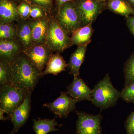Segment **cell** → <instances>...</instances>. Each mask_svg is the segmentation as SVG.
I'll return each instance as SVG.
<instances>
[{"label": "cell", "instance_id": "9a60e30c", "mask_svg": "<svg viewBox=\"0 0 134 134\" xmlns=\"http://www.w3.org/2000/svg\"><path fill=\"white\" fill-rule=\"evenodd\" d=\"M88 45L79 46L71 54L68 67L69 73L74 76H79V70L85 58Z\"/></svg>", "mask_w": 134, "mask_h": 134}, {"label": "cell", "instance_id": "2e32d148", "mask_svg": "<svg viewBox=\"0 0 134 134\" xmlns=\"http://www.w3.org/2000/svg\"><path fill=\"white\" fill-rule=\"evenodd\" d=\"M92 24L79 27L72 32L70 37L72 45H88L91 42L92 36L94 32Z\"/></svg>", "mask_w": 134, "mask_h": 134}, {"label": "cell", "instance_id": "ba28073f", "mask_svg": "<svg viewBox=\"0 0 134 134\" xmlns=\"http://www.w3.org/2000/svg\"><path fill=\"white\" fill-rule=\"evenodd\" d=\"M52 52L44 43L32 45L24 49L23 53L41 74L45 68Z\"/></svg>", "mask_w": 134, "mask_h": 134}, {"label": "cell", "instance_id": "ffe728a7", "mask_svg": "<svg viewBox=\"0 0 134 134\" xmlns=\"http://www.w3.org/2000/svg\"><path fill=\"white\" fill-rule=\"evenodd\" d=\"M16 33L20 43L24 49L29 48L33 45L30 23L21 24L17 30Z\"/></svg>", "mask_w": 134, "mask_h": 134}, {"label": "cell", "instance_id": "ac0fdd59", "mask_svg": "<svg viewBox=\"0 0 134 134\" xmlns=\"http://www.w3.org/2000/svg\"><path fill=\"white\" fill-rule=\"evenodd\" d=\"M107 6L111 11L126 18L134 15V8L126 0H109Z\"/></svg>", "mask_w": 134, "mask_h": 134}, {"label": "cell", "instance_id": "4fadbf2b", "mask_svg": "<svg viewBox=\"0 0 134 134\" xmlns=\"http://www.w3.org/2000/svg\"><path fill=\"white\" fill-rule=\"evenodd\" d=\"M68 66L66 61L59 53L52 54L47 63L45 68L40 74V77L48 74L57 75L66 70Z\"/></svg>", "mask_w": 134, "mask_h": 134}, {"label": "cell", "instance_id": "d6986e66", "mask_svg": "<svg viewBox=\"0 0 134 134\" xmlns=\"http://www.w3.org/2000/svg\"><path fill=\"white\" fill-rule=\"evenodd\" d=\"M18 13L16 8L12 3L1 0L0 3L1 23H10L16 19Z\"/></svg>", "mask_w": 134, "mask_h": 134}, {"label": "cell", "instance_id": "30bf717a", "mask_svg": "<svg viewBox=\"0 0 134 134\" xmlns=\"http://www.w3.org/2000/svg\"><path fill=\"white\" fill-rule=\"evenodd\" d=\"M20 43L14 39L1 40V63L10 65L19 57L23 52L21 51V45L20 44Z\"/></svg>", "mask_w": 134, "mask_h": 134}, {"label": "cell", "instance_id": "f546056e", "mask_svg": "<svg viewBox=\"0 0 134 134\" xmlns=\"http://www.w3.org/2000/svg\"><path fill=\"white\" fill-rule=\"evenodd\" d=\"M34 2L39 5L47 6L51 3L52 0H33Z\"/></svg>", "mask_w": 134, "mask_h": 134}, {"label": "cell", "instance_id": "8fae6325", "mask_svg": "<svg viewBox=\"0 0 134 134\" xmlns=\"http://www.w3.org/2000/svg\"><path fill=\"white\" fill-rule=\"evenodd\" d=\"M31 96H26L24 101L9 116L13 124V129L10 134H15L26 123L29 119L31 108Z\"/></svg>", "mask_w": 134, "mask_h": 134}, {"label": "cell", "instance_id": "603a6c76", "mask_svg": "<svg viewBox=\"0 0 134 134\" xmlns=\"http://www.w3.org/2000/svg\"><path fill=\"white\" fill-rule=\"evenodd\" d=\"M9 66L8 64L0 63V85L1 86L9 84Z\"/></svg>", "mask_w": 134, "mask_h": 134}, {"label": "cell", "instance_id": "e0dca14e", "mask_svg": "<svg viewBox=\"0 0 134 134\" xmlns=\"http://www.w3.org/2000/svg\"><path fill=\"white\" fill-rule=\"evenodd\" d=\"M32 121V127L36 134H47L50 132L58 131L59 129L55 127L61 126L55 121V118L52 119L39 118L38 120L34 119Z\"/></svg>", "mask_w": 134, "mask_h": 134}, {"label": "cell", "instance_id": "277c9868", "mask_svg": "<svg viewBox=\"0 0 134 134\" xmlns=\"http://www.w3.org/2000/svg\"><path fill=\"white\" fill-rule=\"evenodd\" d=\"M28 96L29 95L23 89L11 84L1 86L0 109L4 110L9 118L12 113L21 104Z\"/></svg>", "mask_w": 134, "mask_h": 134}, {"label": "cell", "instance_id": "7a4b0ae2", "mask_svg": "<svg viewBox=\"0 0 134 134\" xmlns=\"http://www.w3.org/2000/svg\"><path fill=\"white\" fill-rule=\"evenodd\" d=\"M92 90V103L101 110L114 106L120 98V92L113 85L108 74L96 84Z\"/></svg>", "mask_w": 134, "mask_h": 134}, {"label": "cell", "instance_id": "9c48e42d", "mask_svg": "<svg viewBox=\"0 0 134 134\" xmlns=\"http://www.w3.org/2000/svg\"><path fill=\"white\" fill-rule=\"evenodd\" d=\"M66 92H60L59 97L54 101L43 104L51 111L60 118H67L70 113L75 110L77 103Z\"/></svg>", "mask_w": 134, "mask_h": 134}, {"label": "cell", "instance_id": "cb8c5ba5", "mask_svg": "<svg viewBox=\"0 0 134 134\" xmlns=\"http://www.w3.org/2000/svg\"><path fill=\"white\" fill-rule=\"evenodd\" d=\"M127 134H134V111L127 117L125 122Z\"/></svg>", "mask_w": 134, "mask_h": 134}, {"label": "cell", "instance_id": "6da1fadb", "mask_svg": "<svg viewBox=\"0 0 134 134\" xmlns=\"http://www.w3.org/2000/svg\"><path fill=\"white\" fill-rule=\"evenodd\" d=\"M9 65V83L31 96L40 78V72L23 52Z\"/></svg>", "mask_w": 134, "mask_h": 134}, {"label": "cell", "instance_id": "1f68e13d", "mask_svg": "<svg viewBox=\"0 0 134 134\" xmlns=\"http://www.w3.org/2000/svg\"><path fill=\"white\" fill-rule=\"evenodd\" d=\"M57 1H58L59 6L61 8L63 4H65L66 3L69 2L70 1L72 0H57Z\"/></svg>", "mask_w": 134, "mask_h": 134}, {"label": "cell", "instance_id": "d4e9b609", "mask_svg": "<svg viewBox=\"0 0 134 134\" xmlns=\"http://www.w3.org/2000/svg\"><path fill=\"white\" fill-rule=\"evenodd\" d=\"M31 9L30 6L25 3H22L18 8V11L19 14L23 18L28 17L30 13Z\"/></svg>", "mask_w": 134, "mask_h": 134}, {"label": "cell", "instance_id": "3957f363", "mask_svg": "<svg viewBox=\"0 0 134 134\" xmlns=\"http://www.w3.org/2000/svg\"><path fill=\"white\" fill-rule=\"evenodd\" d=\"M44 44L51 51L59 53L72 46L68 34L54 19L48 20Z\"/></svg>", "mask_w": 134, "mask_h": 134}, {"label": "cell", "instance_id": "484cf974", "mask_svg": "<svg viewBox=\"0 0 134 134\" xmlns=\"http://www.w3.org/2000/svg\"><path fill=\"white\" fill-rule=\"evenodd\" d=\"M15 30L12 25L10 23H1L0 25V35L4 32Z\"/></svg>", "mask_w": 134, "mask_h": 134}, {"label": "cell", "instance_id": "f1b7e54d", "mask_svg": "<svg viewBox=\"0 0 134 134\" xmlns=\"http://www.w3.org/2000/svg\"><path fill=\"white\" fill-rule=\"evenodd\" d=\"M17 35L16 31H12L4 32L0 35L1 40L14 39Z\"/></svg>", "mask_w": 134, "mask_h": 134}, {"label": "cell", "instance_id": "7c38bea8", "mask_svg": "<svg viewBox=\"0 0 134 134\" xmlns=\"http://www.w3.org/2000/svg\"><path fill=\"white\" fill-rule=\"evenodd\" d=\"M66 92L78 102L84 100L91 101L93 90L79 76H74L72 83L67 86Z\"/></svg>", "mask_w": 134, "mask_h": 134}, {"label": "cell", "instance_id": "d6a6232c", "mask_svg": "<svg viewBox=\"0 0 134 134\" xmlns=\"http://www.w3.org/2000/svg\"><path fill=\"white\" fill-rule=\"evenodd\" d=\"M128 2L130 5L134 8V0H126Z\"/></svg>", "mask_w": 134, "mask_h": 134}, {"label": "cell", "instance_id": "52a82bcc", "mask_svg": "<svg viewBox=\"0 0 134 134\" xmlns=\"http://www.w3.org/2000/svg\"><path fill=\"white\" fill-rule=\"evenodd\" d=\"M104 2L96 0H80L76 5L80 16L82 26L92 24L102 12Z\"/></svg>", "mask_w": 134, "mask_h": 134}, {"label": "cell", "instance_id": "8992f818", "mask_svg": "<svg viewBox=\"0 0 134 134\" xmlns=\"http://www.w3.org/2000/svg\"><path fill=\"white\" fill-rule=\"evenodd\" d=\"M78 119L76 122V134H101V121L103 118L99 114H89L82 111H76Z\"/></svg>", "mask_w": 134, "mask_h": 134}, {"label": "cell", "instance_id": "83f0119b", "mask_svg": "<svg viewBox=\"0 0 134 134\" xmlns=\"http://www.w3.org/2000/svg\"><path fill=\"white\" fill-rule=\"evenodd\" d=\"M30 15L32 18H39L43 16V14L40 9L38 8H34L31 10Z\"/></svg>", "mask_w": 134, "mask_h": 134}, {"label": "cell", "instance_id": "4dcf8cb0", "mask_svg": "<svg viewBox=\"0 0 134 134\" xmlns=\"http://www.w3.org/2000/svg\"><path fill=\"white\" fill-rule=\"evenodd\" d=\"M4 113H6L5 111L2 109H0V120L2 121H5L10 119L9 117H4Z\"/></svg>", "mask_w": 134, "mask_h": 134}, {"label": "cell", "instance_id": "5b68a950", "mask_svg": "<svg viewBox=\"0 0 134 134\" xmlns=\"http://www.w3.org/2000/svg\"><path fill=\"white\" fill-rule=\"evenodd\" d=\"M58 22L68 34L82 27L80 16L75 5L67 2L62 5L59 11Z\"/></svg>", "mask_w": 134, "mask_h": 134}, {"label": "cell", "instance_id": "836d02e7", "mask_svg": "<svg viewBox=\"0 0 134 134\" xmlns=\"http://www.w3.org/2000/svg\"><path fill=\"white\" fill-rule=\"evenodd\" d=\"M96 1L99 2H104L106 1H109V0H96Z\"/></svg>", "mask_w": 134, "mask_h": 134}, {"label": "cell", "instance_id": "7402d4cb", "mask_svg": "<svg viewBox=\"0 0 134 134\" xmlns=\"http://www.w3.org/2000/svg\"><path fill=\"white\" fill-rule=\"evenodd\" d=\"M120 98L127 103L134 104V83L124 87L120 92Z\"/></svg>", "mask_w": 134, "mask_h": 134}, {"label": "cell", "instance_id": "4316f807", "mask_svg": "<svg viewBox=\"0 0 134 134\" xmlns=\"http://www.w3.org/2000/svg\"><path fill=\"white\" fill-rule=\"evenodd\" d=\"M128 28L132 35L134 36V15L126 18Z\"/></svg>", "mask_w": 134, "mask_h": 134}, {"label": "cell", "instance_id": "5bb4252c", "mask_svg": "<svg viewBox=\"0 0 134 134\" xmlns=\"http://www.w3.org/2000/svg\"><path fill=\"white\" fill-rule=\"evenodd\" d=\"M48 22L47 19H39L30 23L33 44L45 43Z\"/></svg>", "mask_w": 134, "mask_h": 134}, {"label": "cell", "instance_id": "44dd1931", "mask_svg": "<svg viewBox=\"0 0 134 134\" xmlns=\"http://www.w3.org/2000/svg\"><path fill=\"white\" fill-rule=\"evenodd\" d=\"M125 84L124 87L134 83V52L126 62L124 68Z\"/></svg>", "mask_w": 134, "mask_h": 134}]
</instances>
